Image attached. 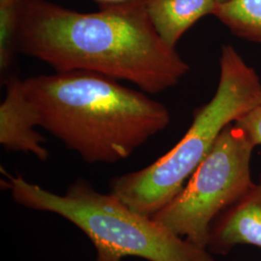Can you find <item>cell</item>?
I'll return each mask as SVG.
<instances>
[{"instance_id":"obj_3","label":"cell","mask_w":261,"mask_h":261,"mask_svg":"<svg viewBox=\"0 0 261 261\" xmlns=\"http://www.w3.org/2000/svg\"><path fill=\"white\" fill-rule=\"evenodd\" d=\"M12 199L29 210L57 215L75 225L93 244L95 261H216L214 254L133 210L118 197L97 191L84 178L56 194L20 174L6 173Z\"/></svg>"},{"instance_id":"obj_1","label":"cell","mask_w":261,"mask_h":261,"mask_svg":"<svg viewBox=\"0 0 261 261\" xmlns=\"http://www.w3.org/2000/svg\"><path fill=\"white\" fill-rule=\"evenodd\" d=\"M80 13L47 0H21L18 51L56 72L87 71L157 94L188 74L190 65L150 21L145 0Z\"/></svg>"},{"instance_id":"obj_5","label":"cell","mask_w":261,"mask_h":261,"mask_svg":"<svg viewBox=\"0 0 261 261\" xmlns=\"http://www.w3.org/2000/svg\"><path fill=\"white\" fill-rule=\"evenodd\" d=\"M254 145L227 125L182 191L151 218L172 233L207 250L215 220L252 187Z\"/></svg>"},{"instance_id":"obj_11","label":"cell","mask_w":261,"mask_h":261,"mask_svg":"<svg viewBox=\"0 0 261 261\" xmlns=\"http://www.w3.org/2000/svg\"><path fill=\"white\" fill-rule=\"evenodd\" d=\"M236 127L242 130L254 146L261 144V102L244 113L236 121Z\"/></svg>"},{"instance_id":"obj_6","label":"cell","mask_w":261,"mask_h":261,"mask_svg":"<svg viewBox=\"0 0 261 261\" xmlns=\"http://www.w3.org/2000/svg\"><path fill=\"white\" fill-rule=\"evenodd\" d=\"M6 97L0 105V143L13 152L31 154L45 162L49 153L46 139L36 130L38 118L22 88V80L9 75Z\"/></svg>"},{"instance_id":"obj_12","label":"cell","mask_w":261,"mask_h":261,"mask_svg":"<svg viewBox=\"0 0 261 261\" xmlns=\"http://www.w3.org/2000/svg\"><path fill=\"white\" fill-rule=\"evenodd\" d=\"M99 3L100 6H108V5H116V4H122L126 2H130L134 0H95Z\"/></svg>"},{"instance_id":"obj_14","label":"cell","mask_w":261,"mask_h":261,"mask_svg":"<svg viewBox=\"0 0 261 261\" xmlns=\"http://www.w3.org/2000/svg\"><path fill=\"white\" fill-rule=\"evenodd\" d=\"M259 261H261V260H259Z\"/></svg>"},{"instance_id":"obj_9","label":"cell","mask_w":261,"mask_h":261,"mask_svg":"<svg viewBox=\"0 0 261 261\" xmlns=\"http://www.w3.org/2000/svg\"><path fill=\"white\" fill-rule=\"evenodd\" d=\"M214 16L235 35L261 43V0H228L218 5Z\"/></svg>"},{"instance_id":"obj_2","label":"cell","mask_w":261,"mask_h":261,"mask_svg":"<svg viewBox=\"0 0 261 261\" xmlns=\"http://www.w3.org/2000/svg\"><path fill=\"white\" fill-rule=\"evenodd\" d=\"M22 88L39 127L88 164L129 158L170 123L164 103L93 72L30 76Z\"/></svg>"},{"instance_id":"obj_7","label":"cell","mask_w":261,"mask_h":261,"mask_svg":"<svg viewBox=\"0 0 261 261\" xmlns=\"http://www.w3.org/2000/svg\"><path fill=\"white\" fill-rule=\"evenodd\" d=\"M241 245L261 248V175L215 220L207 250L212 254H225Z\"/></svg>"},{"instance_id":"obj_13","label":"cell","mask_w":261,"mask_h":261,"mask_svg":"<svg viewBox=\"0 0 261 261\" xmlns=\"http://www.w3.org/2000/svg\"><path fill=\"white\" fill-rule=\"evenodd\" d=\"M226 1H228V0H217V2H218L219 4H222V3H224V2H226Z\"/></svg>"},{"instance_id":"obj_4","label":"cell","mask_w":261,"mask_h":261,"mask_svg":"<svg viewBox=\"0 0 261 261\" xmlns=\"http://www.w3.org/2000/svg\"><path fill=\"white\" fill-rule=\"evenodd\" d=\"M260 102L259 76L233 47L224 45L217 91L195 112L185 136L153 164L112 178L110 193L136 212L152 217L182 191L222 130Z\"/></svg>"},{"instance_id":"obj_10","label":"cell","mask_w":261,"mask_h":261,"mask_svg":"<svg viewBox=\"0 0 261 261\" xmlns=\"http://www.w3.org/2000/svg\"><path fill=\"white\" fill-rule=\"evenodd\" d=\"M21 0H0V70L4 81L18 51Z\"/></svg>"},{"instance_id":"obj_8","label":"cell","mask_w":261,"mask_h":261,"mask_svg":"<svg viewBox=\"0 0 261 261\" xmlns=\"http://www.w3.org/2000/svg\"><path fill=\"white\" fill-rule=\"evenodd\" d=\"M150 21L161 39L171 47L189 28L207 15H214L217 0H145Z\"/></svg>"}]
</instances>
